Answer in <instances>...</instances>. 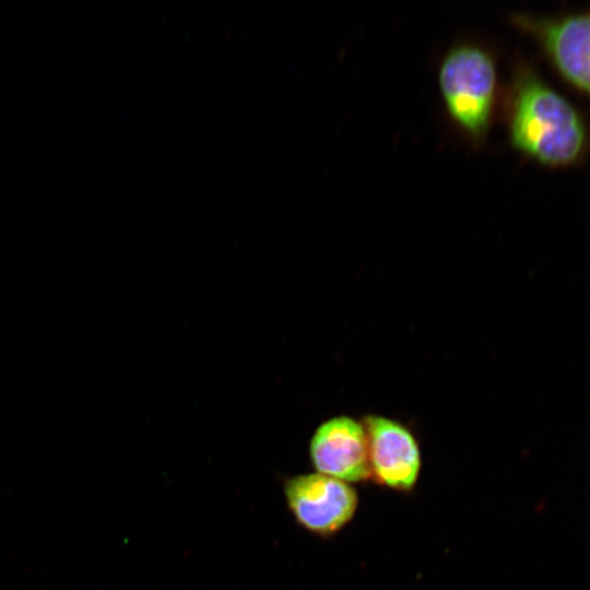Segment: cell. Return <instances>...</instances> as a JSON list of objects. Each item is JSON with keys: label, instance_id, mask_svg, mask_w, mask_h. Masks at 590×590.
Here are the masks:
<instances>
[{"label": "cell", "instance_id": "obj_1", "mask_svg": "<svg viewBox=\"0 0 590 590\" xmlns=\"http://www.w3.org/2000/svg\"><path fill=\"white\" fill-rule=\"evenodd\" d=\"M506 116L512 148L541 165L566 167L588 150L590 138L582 116L531 67L517 69Z\"/></svg>", "mask_w": 590, "mask_h": 590}, {"label": "cell", "instance_id": "obj_2", "mask_svg": "<svg viewBox=\"0 0 590 590\" xmlns=\"http://www.w3.org/2000/svg\"><path fill=\"white\" fill-rule=\"evenodd\" d=\"M438 85L446 111L455 126L481 145L491 130L497 96V64L493 52L476 43H460L444 56Z\"/></svg>", "mask_w": 590, "mask_h": 590}, {"label": "cell", "instance_id": "obj_3", "mask_svg": "<svg viewBox=\"0 0 590 590\" xmlns=\"http://www.w3.org/2000/svg\"><path fill=\"white\" fill-rule=\"evenodd\" d=\"M283 488L297 524L321 538L340 532L358 508V494L351 484L318 472L292 476Z\"/></svg>", "mask_w": 590, "mask_h": 590}, {"label": "cell", "instance_id": "obj_4", "mask_svg": "<svg viewBox=\"0 0 590 590\" xmlns=\"http://www.w3.org/2000/svg\"><path fill=\"white\" fill-rule=\"evenodd\" d=\"M510 21L535 38L568 83L590 96V12L559 17L514 13Z\"/></svg>", "mask_w": 590, "mask_h": 590}, {"label": "cell", "instance_id": "obj_5", "mask_svg": "<svg viewBox=\"0 0 590 590\" xmlns=\"http://www.w3.org/2000/svg\"><path fill=\"white\" fill-rule=\"evenodd\" d=\"M370 480L388 489L410 493L417 484L422 459L418 442L401 423L370 414L363 421Z\"/></svg>", "mask_w": 590, "mask_h": 590}, {"label": "cell", "instance_id": "obj_6", "mask_svg": "<svg viewBox=\"0 0 590 590\" xmlns=\"http://www.w3.org/2000/svg\"><path fill=\"white\" fill-rule=\"evenodd\" d=\"M316 472L346 482L370 480L367 436L363 422L340 415L323 422L309 444Z\"/></svg>", "mask_w": 590, "mask_h": 590}]
</instances>
